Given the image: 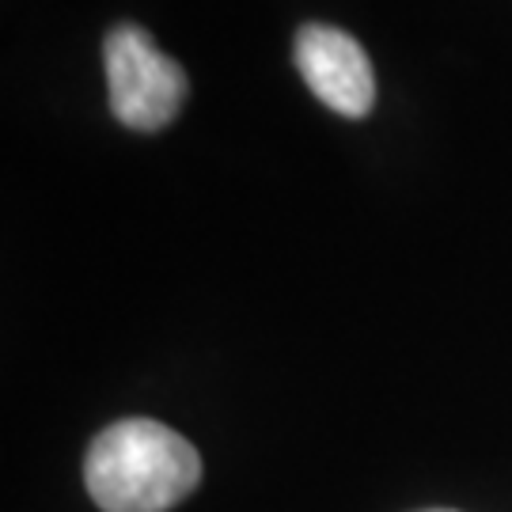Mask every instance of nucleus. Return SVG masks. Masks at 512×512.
Returning a JSON list of instances; mask_svg holds the SVG:
<instances>
[{"label":"nucleus","mask_w":512,"mask_h":512,"mask_svg":"<svg viewBox=\"0 0 512 512\" xmlns=\"http://www.w3.org/2000/svg\"><path fill=\"white\" fill-rule=\"evenodd\" d=\"M429 512H456V509H429Z\"/></svg>","instance_id":"obj_4"},{"label":"nucleus","mask_w":512,"mask_h":512,"mask_svg":"<svg viewBox=\"0 0 512 512\" xmlns=\"http://www.w3.org/2000/svg\"><path fill=\"white\" fill-rule=\"evenodd\" d=\"M296 69L319 103L342 118H365L376 103V73L365 46L342 27L304 23L293 42Z\"/></svg>","instance_id":"obj_3"},{"label":"nucleus","mask_w":512,"mask_h":512,"mask_svg":"<svg viewBox=\"0 0 512 512\" xmlns=\"http://www.w3.org/2000/svg\"><path fill=\"white\" fill-rule=\"evenodd\" d=\"M84 482L103 512H167L198 490L202 456L160 421L126 418L92 440Z\"/></svg>","instance_id":"obj_1"},{"label":"nucleus","mask_w":512,"mask_h":512,"mask_svg":"<svg viewBox=\"0 0 512 512\" xmlns=\"http://www.w3.org/2000/svg\"><path fill=\"white\" fill-rule=\"evenodd\" d=\"M110 110L122 126L137 133H156L179 118L186 103V73L167 57L145 27L118 23L103 38Z\"/></svg>","instance_id":"obj_2"}]
</instances>
